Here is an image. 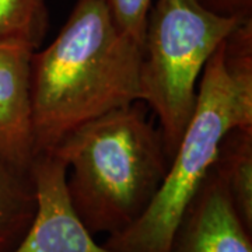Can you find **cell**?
<instances>
[{
  "instance_id": "obj_1",
  "label": "cell",
  "mask_w": 252,
  "mask_h": 252,
  "mask_svg": "<svg viewBox=\"0 0 252 252\" xmlns=\"http://www.w3.org/2000/svg\"><path fill=\"white\" fill-rule=\"evenodd\" d=\"M140 62L142 45L118 30L104 0H77L58 36L31 59L35 156L140 101Z\"/></svg>"
},
{
  "instance_id": "obj_2",
  "label": "cell",
  "mask_w": 252,
  "mask_h": 252,
  "mask_svg": "<svg viewBox=\"0 0 252 252\" xmlns=\"http://www.w3.org/2000/svg\"><path fill=\"white\" fill-rule=\"evenodd\" d=\"M252 126V18L207 61L196 102L152 205L126 230L108 235L114 252H167L185 209L215 167L225 136Z\"/></svg>"
},
{
  "instance_id": "obj_3",
  "label": "cell",
  "mask_w": 252,
  "mask_h": 252,
  "mask_svg": "<svg viewBox=\"0 0 252 252\" xmlns=\"http://www.w3.org/2000/svg\"><path fill=\"white\" fill-rule=\"evenodd\" d=\"M137 101L90 121L49 152L70 168L66 188L91 234L115 235L152 205L170 164L160 127Z\"/></svg>"
},
{
  "instance_id": "obj_4",
  "label": "cell",
  "mask_w": 252,
  "mask_h": 252,
  "mask_svg": "<svg viewBox=\"0 0 252 252\" xmlns=\"http://www.w3.org/2000/svg\"><path fill=\"white\" fill-rule=\"evenodd\" d=\"M243 21L219 16L198 0L152 1L142 44L140 102L158 119L170 160L195 109L207 61Z\"/></svg>"
},
{
  "instance_id": "obj_5",
  "label": "cell",
  "mask_w": 252,
  "mask_h": 252,
  "mask_svg": "<svg viewBox=\"0 0 252 252\" xmlns=\"http://www.w3.org/2000/svg\"><path fill=\"white\" fill-rule=\"evenodd\" d=\"M36 206L31 224L11 252H114L98 244L73 209L66 188L67 168L52 153L31 164Z\"/></svg>"
},
{
  "instance_id": "obj_6",
  "label": "cell",
  "mask_w": 252,
  "mask_h": 252,
  "mask_svg": "<svg viewBox=\"0 0 252 252\" xmlns=\"http://www.w3.org/2000/svg\"><path fill=\"white\" fill-rule=\"evenodd\" d=\"M251 234L213 167L185 209L167 252H252Z\"/></svg>"
},
{
  "instance_id": "obj_7",
  "label": "cell",
  "mask_w": 252,
  "mask_h": 252,
  "mask_svg": "<svg viewBox=\"0 0 252 252\" xmlns=\"http://www.w3.org/2000/svg\"><path fill=\"white\" fill-rule=\"evenodd\" d=\"M35 48L0 39V158L31 170L35 158L31 104V59Z\"/></svg>"
},
{
  "instance_id": "obj_8",
  "label": "cell",
  "mask_w": 252,
  "mask_h": 252,
  "mask_svg": "<svg viewBox=\"0 0 252 252\" xmlns=\"http://www.w3.org/2000/svg\"><path fill=\"white\" fill-rule=\"evenodd\" d=\"M36 206L31 170L0 158V252H11L31 224Z\"/></svg>"
},
{
  "instance_id": "obj_9",
  "label": "cell",
  "mask_w": 252,
  "mask_h": 252,
  "mask_svg": "<svg viewBox=\"0 0 252 252\" xmlns=\"http://www.w3.org/2000/svg\"><path fill=\"white\" fill-rule=\"evenodd\" d=\"M245 227L252 231V126L225 136L215 164Z\"/></svg>"
},
{
  "instance_id": "obj_10",
  "label": "cell",
  "mask_w": 252,
  "mask_h": 252,
  "mask_svg": "<svg viewBox=\"0 0 252 252\" xmlns=\"http://www.w3.org/2000/svg\"><path fill=\"white\" fill-rule=\"evenodd\" d=\"M48 28L46 0H0V39L38 48Z\"/></svg>"
},
{
  "instance_id": "obj_11",
  "label": "cell",
  "mask_w": 252,
  "mask_h": 252,
  "mask_svg": "<svg viewBox=\"0 0 252 252\" xmlns=\"http://www.w3.org/2000/svg\"><path fill=\"white\" fill-rule=\"evenodd\" d=\"M121 32L143 44L147 14L153 0H104Z\"/></svg>"
},
{
  "instance_id": "obj_12",
  "label": "cell",
  "mask_w": 252,
  "mask_h": 252,
  "mask_svg": "<svg viewBox=\"0 0 252 252\" xmlns=\"http://www.w3.org/2000/svg\"><path fill=\"white\" fill-rule=\"evenodd\" d=\"M207 10L219 16L238 20L252 18V0H198Z\"/></svg>"
}]
</instances>
